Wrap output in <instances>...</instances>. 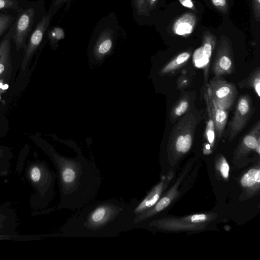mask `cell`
I'll return each mask as SVG.
<instances>
[{"label": "cell", "instance_id": "cell-1", "mask_svg": "<svg viewBox=\"0 0 260 260\" xmlns=\"http://www.w3.org/2000/svg\"><path fill=\"white\" fill-rule=\"evenodd\" d=\"M25 135L49 157L56 172L59 204L40 214L63 209L76 211L95 200L102 179L94 161L85 158L78 148L77 156L69 157L58 153L39 133Z\"/></svg>", "mask_w": 260, "mask_h": 260}, {"label": "cell", "instance_id": "cell-2", "mask_svg": "<svg viewBox=\"0 0 260 260\" xmlns=\"http://www.w3.org/2000/svg\"><path fill=\"white\" fill-rule=\"evenodd\" d=\"M136 199L94 200L76 211L60 228V236L113 238L135 228Z\"/></svg>", "mask_w": 260, "mask_h": 260}, {"label": "cell", "instance_id": "cell-3", "mask_svg": "<svg viewBox=\"0 0 260 260\" xmlns=\"http://www.w3.org/2000/svg\"><path fill=\"white\" fill-rule=\"evenodd\" d=\"M25 175L34 191L30 198V207L39 215L54 198L56 174L45 161L37 159L27 162Z\"/></svg>", "mask_w": 260, "mask_h": 260}, {"label": "cell", "instance_id": "cell-4", "mask_svg": "<svg viewBox=\"0 0 260 260\" xmlns=\"http://www.w3.org/2000/svg\"><path fill=\"white\" fill-rule=\"evenodd\" d=\"M202 119L201 112L194 106L175 123L170 133L169 142L176 151L185 153L189 150Z\"/></svg>", "mask_w": 260, "mask_h": 260}, {"label": "cell", "instance_id": "cell-5", "mask_svg": "<svg viewBox=\"0 0 260 260\" xmlns=\"http://www.w3.org/2000/svg\"><path fill=\"white\" fill-rule=\"evenodd\" d=\"M208 94L216 106L229 111L238 94L236 86L225 80L223 77L214 76L206 83Z\"/></svg>", "mask_w": 260, "mask_h": 260}, {"label": "cell", "instance_id": "cell-6", "mask_svg": "<svg viewBox=\"0 0 260 260\" xmlns=\"http://www.w3.org/2000/svg\"><path fill=\"white\" fill-rule=\"evenodd\" d=\"M253 112L252 99L250 94L241 95L236 103L233 116L229 123L228 134L230 141L245 127Z\"/></svg>", "mask_w": 260, "mask_h": 260}, {"label": "cell", "instance_id": "cell-7", "mask_svg": "<svg viewBox=\"0 0 260 260\" xmlns=\"http://www.w3.org/2000/svg\"><path fill=\"white\" fill-rule=\"evenodd\" d=\"M211 69L214 75L218 77L229 75L235 71L232 44L225 36H222L219 41Z\"/></svg>", "mask_w": 260, "mask_h": 260}, {"label": "cell", "instance_id": "cell-8", "mask_svg": "<svg viewBox=\"0 0 260 260\" xmlns=\"http://www.w3.org/2000/svg\"><path fill=\"white\" fill-rule=\"evenodd\" d=\"M34 16V9L29 8L22 12L17 18L12 36L17 51L22 47L25 50L26 48L25 40L33 23Z\"/></svg>", "mask_w": 260, "mask_h": 260}, {"label": "cell", "instance_id": "cell-9", "mask_svg": "<svg viewBox=\"0 0 260 260\" xmlns=\"http://www.w3.org/2000/svg\"><path fill=\"white\" fill-rule=\"evenodd\" d=\"M201 94L204 98L205 105L211 112L214 122L215 135L219 138L224 133L228 121L229 111L223 110L216 106L208 94L206 84H204L202 87Z\"/></svg>", "mask_w": 260, "mask_h": 260}, {"label": "cell", "instance_id": "cell-10", "mask_svg": "<svg viewBox=\"0 0 260 260\" xmlns=\"http://www.w3.org/2000/svg\"><path fill=\"white\" fill-rule=\"evenodd\" d=\"M48 22L49 17H44L38 23L31 35L28 44L25 50L24 56L21 66V70L24 73L25 72L28 63L42 40Z\"/></svg>", "mask_w": 260, "mask_h": 260}, {"label": "cell", "instance_id": "cell-11", "mask_svg": "<svg viewBox=\"0 0 260 260\" xmlns=\"http://www.w3.org/2000/svg\"><path fill=\"white\" fill-rule=\"evenodd\" d=\"M196 97V91H181L179 99L170 111L169 118L172 124L175 123L194 106Z\"/></svg>", "mask_w": 260, "mask_h": 260}, {"label": "cell", "instance_id": "cell-12", "mask_svg": "<svg viewBox=\"0 0 260 260\" xmlns=\"http://www.w3.org/2000/svg\"><path fill=\"white\" fill-rule=\"evenodd\" d=\"M12 32L11 28L0 42V79L9 82L12 72L11 55V39L12 38Z\"/></svg>", "mask_w": 260, "mask_h": 260}, {"label": "cell", "instance_id": "cell-13", "mask_svg": "<svg viewBox=\"0 0 260 260\" xmlns=\"http://www.w3.org/2000/svg\"><path fill=\"white\" fill-rule=\"evenodd\" d=\"M17 216L9 203L0 205V235L17 234Z\"/></svg>", "mask_w": 260, "mask_h": 260}, {"label": "cell", "instance_id": "cell-14", "mask_svg": "<svg viewBox=\"0 0 260 260\" xmlns=\"http://www.w3.org/2000/svg\"><path fill=\"white\" fill-rule=\"evenodd\" d=\"M216 44V38L209 31H205L203 36L202 46L201 48L207 63L204 70V84L208 82L211 58Z\"/></svg>", "mask_w": 260, "mask_h": 260}, {"label": "cell", "instance_id": "cell-15", "mask_svg": "<svg viewBox=\"0 0 260 260\" xmlns=\"http://www.w3.org/2000/svg\"><path fill=\"white\" fill-rule=\"evenodd\" d=\"M197 22L196 16L190 12L182 15L176 20L172 26L173 32L186 37L193 31Z\"/></svg>", "mask_w": 260, "mask_h": 260}, {"label": "cell", "instance_id": "cell-16", "mask_svg": "<svg viewBox=\"0 0 260 260\" xmlns=\"http://www.w3.org/2000/svg\"><path fill=\"white\" fill-rule=\"evenodd\" d=\"M191 55V51L182 52L167 62L159 71L161 76H170L183 67L188 61Z\"/></svg>", "mask_w": 260, "mask_h": 260}, {"label": "cell", "instance_id": "cell-17", "mask_svg": "<svg viewBox=\"0 0 260 260\" xmlns=\"http://www.w3.org/2000/svg\"><path fill=\"white\" fill-rule=\"evenodd\" d=\"M240 88L252 89L258 97L260 96V68L254 69L245 78L238 82Z\"/></svg>", "mask_w": 260, "mask_h": 260}, {"label": "cell", "instance_id": "cell-18", "mask_svg": "<svg viewBox=\"0 0 260 260\" xmlns=\"http://www.w3.org/2000/svg\"><path fill=\"white\" fill-rule=\"evenodd\" d=\"M13 156V152L10 148L0 145V177L9 174Z\"/></svg>", "mask_w": 260, "mask_h": 260}, {"label": "cell", "instance_id": "cell-19", "mask_svg": "<svg viewBox=\"0 0 260 260\" xmlns=\"http://www.w3.org/2000/svg\"><path fill=\"white\" fill-rule=\"evenodd\" d=\"M206 109L207 113L208 114V119L206 122L204 134L205 135L206 139L209 143V145L210 146H212L214 143L216 136L215 125L211 112L209 108L206 106Z\"/></svg>", "mask_w": 260, "mask_h": 260}, {"label": "cell", "instance_id": "cell-20", "mask_svg": "<svg viewBox=\"0 0 260 260\" xmlns=\"http://www.w3.org/2000/svg\"><path fill=\"white\" fill-rule=\"evenodd\" d=\"M260 182V170L252 169L250 170L242 178L241 184L243 186H251L256 182Z\"/></svg>", "mask_w": 260, "mask_h": 260}, {"label": "cell", "instance_id": "cell-21", "mask_svg": "<svg viewBox=\"0 0 260 260\" xmlns=\"http://www.w3.org/2000/svg\"><path fill=\"white\" fill-rule=\"evenodd\" d=\"M4 103L0 100V140L5 137L9 130V123L4 114Z\"/></svg>", "mask_w": 260, "mask_h": 260}, {"label": "cell", "instance_id": "cell-22", "mask_svg": "<svg viewBox=\"0 0 260 260\" xmlns=\"http://www.w3.org/2000/svg\"><path fill=\"white\" fill-rule=\"evenodd\" d=\"M191 78L188 75L182 73L178 77L176 81L177 89L180 91L184 90L191 85Z\"/></svg>", "mask_w": 260, "mask_h": 260}, {"label": "cell", "instance_id": "cell-23", "mask_svg": "<svg viewBox=\"0 0 260 260\" xmlns=\"http://www.w3.org/2000/svg\"><path fill=\"white\" fill-rule=\"evenodd\" d=\"M13 18L10 15L0 14V36L10 25Z\"/></svg>", "mask_w": 260, "mask_h": 260}, {"label": "cell", "instance_id": "cell-24", "mask_svg": "<svg viewBox=\"0 0 260 260\" xmlns=\"http://www.w3.org/2000/svg\"><path fill=\"white\" fill-rule=\"evenodd\" d=\"M214 7L220 12L226 14L229 10L228 0H210Z\"/></svg>", "mask_w": 260, "mask_h": 260}, {"label": "cell", "instance_id": "cell-25", "mask_svg": "<svg viewBox=\"0 0 260 260\" xmlns=\"http://www.w3.org/2000/svg\"><path fill=\"white\" fill-rule=\"evenodd\" d=\"M18 3L15 0H0V10L14 9L18 7Z\"/></svg>", "mask_w": 260, "mask_h": 260}, {"label": "cell", "instance_id": "cell-26", "mask_svg": "<svg viewBox=\"0 0 260 260\" xmlns=\"http://www.w3.org/2000/svg\"><path fill=\"white\" fill-rule=\"evenodd\" d=\"M112 47V42L110 40L107 39L103 42L98 48V53L100 55L106 54Z\"/></svg>", "mask_w": 260, "mask_h": 260}, {"label": "cell", "instance_id": "cell-27", "mask_svg": "<svg viewBox=\"0 0 260 260\" xmlns=\"http://www.w3.org/2000/svg\"><path fill=\"white\" fill-rule=\"evenodd\" d=\"M252 8L255 19L257 22L260 20V0H252Z\"/></svg>", "mask_w": 260, "mask_h": 260}, {"label": "cell", "instance_id": "cell-28", "mask_svg": "<svg viewBox=\"0 0 260 260\" xmlns=\"http://www.w3.org/2000/svg\"><path fill=\"white\" fill-rule=\"evenodd\" d=\"M170 203V200L168 198H164L161 199L156 205L155 210L159 212L168 206Z\"/></svg>", "mask_w": 260, "mask_h": 260}, {"label": "cell", "instance_id": "cell-29", "mask_svg": "<svg viewBox=\"0 0 260 260\" xmlns=\"http://www.w3.org/2000/svg\"><path fill=\"white\" fill-rule=\"evenodd\" d=\"M220 171L222 176L224 178H227L228 177L229 166L224 158L223 159L222 164L220 167Z\"/></svg>", "mask_w": 260, "mask_h": 260}, {"label": "cell", "instance_id": "cell-30", "mask_svg": "<svg viewBox=\"0 0 260 260\" xmlns=\"http://www.w3.org/2000/svg\"><path fill=\"white\" fill-rule=\"evenodd\" d=\"M180 4L184 7L196 11V7L192 0H178Z\"/></svg>", "mask_w": 260, "mask_h": 260}, {"label": "cell", "instance_id": "cell-31", "mask_svg": "<svg viewBox=\"0 0 260 260\" xmlns=\"http://www.w3.org/2000/svg\"><path fill=\"white\" fill-rule=\"evenodd\" d=\"M207 219V216L205 214H196L191 217L192 222L197 223L205 221Z\"/></svg>", "mask_w": 260, "mask_h": 260}, {"label": "cell", "instance_id": "cell-32", "mask_svg": "<svg viewBox=\"0 0 260 260\" xmlns=\"http://www.w3.org/2000/svg\"><path fill=\"white\" fill-rule=\"evenodd\" d=\"M146 0H136L137 7L139 12H145V2Z\"/></svg>", "mask_w": 260, "mask_h": 260}, {"label": "cell", "instance_id": "cell-33", "mask_svg": "<svg viewBox=\"0 0 260 260\" xmlns=\"http://www.w3.org/2000/svg\"><path fill=\"white\" fill-rule=\"evenodd\" d=\"M157 1V0H149V4L150 7L154 6Z\"/></svg>", "mask_w": 260, "mask_h": 260}]
</instances>
